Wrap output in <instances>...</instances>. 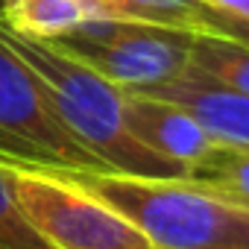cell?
Wrapping results in <instances>:
<instances>
[{"mask_svg": "<svg viewBox=\"0 0 249 249\" xmlns=\"http://www.w3.org/2000/svg\"><path fill=\"white\" fill-rule=\"evenodd\" d=\"M0 30L9 47L36 73L44 100L59 123L100 161L103 170L150 179H185L176 164L147 150L129 132L126 117H123V88L111 85L53 41L9 33L3 24Z\"/></svg>", "mask_w": 249, "mask_h": 249, "instance_id": "6da1fadb", "label": "cell"}, {"mask_svg": "<svg viewBox=\"0 0 249 249\" xmlns=\"http://www.w3.org/2000/svg\"><path fill=\"white\" fill-rule=\"evenodd\" d=\"M117 208L156 249H249V208L191 182L59 170Z\"/></svg>", "mask_w": 249, "mask_h": 249, "instance_id": "7a4b0ae2", "label": "cell"}, {"mask_svg": "<svg viewBox=\"0 0 249 249\" xmlns=\"http://www.w3.org/2000/svg\"><path fill=\"white\" fill-rule=\"evenodd\" d=\"M6 170L21 211L53 249H156L117 208L65 173L24 164Z\"/></svg>", "mask_w": 249, "mask_h": 249, "instance_id": "3957f363", "label": "cell"}, {"mask_svg": "<svg viewBox=\"0 0 249 249\" xmlns=\"http://www.w3.org/2000/svg\"><path fill=\"white\" fill-rule=\"evenodd\" d=\"M191 41L194 30L97 18L53 44L123 91H147L191 65Z\"/></svg>", "mask_w": 249, "mask_h": 249, "instance_id": "277c9868", "label": "cell"}, {"mask_svg": "<svg viewBox=\"0 0 249 249\" xmlns=\"http://www.w3.org/2000/svg\"><path fill=\"white\" fill-rule=\"evenodd\" d=\"M0 161L41 170H103L62 126L27 62L0 30Z\"/></svg>", "mask_w": 249, "mask_h": 249, "instance_id": "5b68a950", "label": "cell"}, {"mask_svg": "<svg viewBox=\"0 0 249 249\" xmlns=\"http://www.w3.org/2000/svg\"><path fill=\"white\" fill-rule=\"evenodd\" d=\"M123 117L129 132L147 150L176 164L185 179L217 147V141L185 106L147 91H123Z\"/></svg>", "mask_w": 249, "mask_h": 249, "instance_id": "8992f818", "label": "cell"}, {"mask_svg": "<svg viewBox=\"0 0 249 249\" xmlns=\"http://www.w3.org/2000/svg\"><path fill=\"white\" fill-rule=\"evenodd\" d=\"M147 94L185 106L202 129L223 147H249V94L188 65L176 79L147 88Z\"/></svg>", "mask_w": 249, "mask_h": 249, "instance_id": "52a82bcc", "label": "cell"}, {"mask_svg": "<svg viewBox=\"0 0 249 249\" xmlns=\"http://www.w3.org/2000/svg\"><path fill=\"white\" fill-rule=\"evenodd\" d=\"M97 18L88 0H3L0 6V24L9 33L38 41H56Z\"/></svg>", "mask_w": 249, "mask_h": 249, "instance_id": "ba28073f", "label": "cell"}, {"mask_svg": "<svg viewBox=\"0 0 249 249\" xmlns=\"http://www.w3.org/2000/svg\"><path fill=\"white\" fill-rule=\"evenodd\" d=\"M191 65L220 79L223 85L249 94V44L217 36V33L194 30Z\"/></svg>", "mask_w": 249, "mask_h": 249, "instance_id": "9c48e42d", "label": "cell"}, {"mask_svg": "<svg viewBox=\"0 0 249 249\" xmlns=\"http://www.w3.org/2000/svg\"><path fill=\"white\" fill-rule=\"evenodd\" d=\"M191 182L226 196L234 205L249 208V147L217 144L191 173Z\"/></svg>", "mask_w": 249, "mask_h": 249, "instance_id": "30bf717a", "label": "cell"}, {"mask_svg": "<svg viewBox=\"0 0 249 249\" xmlns=\"http://www.w3.org/2000/svg\"><path fill=\"white\" fill-rule=\"evenodd\" d=\"M100 18L199 30L202 0H88Z\"/></svg>", "mask_w": 249, "mask_h": 249, "instance_id": "8fae6325", "label": "cell"}, {"mask_svg": "<svg viewBox=\"0 0 249 249\" xmlns=\"http://www.w3.org/2000/svg\"><path fill=\"white\" fill-rule=\"evenodd\" d=\"M0 249H53L21 211L3 161H0Z\"/></svg>", "mask_w": 249, "mask_h": 249, "instance_id": "7c38bea8", "label": "cell"}, {"mask_svg": "<svg viewBox=\"0 0 249 249\" xmlns=\"http://www.w3.org/2000/svg\"><path fill=\"white\" fill-rule=\"evenodd\" d=\"M199 30L217 33V36H226V38H234V41L249 44V21H246V18H237V15H229V12H223V9H214V6H208V3H202Z\"/></svg>", "mask_w": 249, "mask_h": 249, "instance_id": "4fadbf2b", "label": "cell"}, {"mask_svg": "<svg viewBox=\"0 0 249 249\" xmlns=\"http://www.w3.org/2000/svg\"><path fill=\"white\" fill-rule=\"evenodd\" d=\"M202 3L214 6V9H223L229 15H237V18H246L249 21V0H202Z\"/></svg>", "mask_w": 249, "mask_h": 249, "instance_id": "5bb4252c", "label": "cell"}, {"mask_svg": "<svg viewBox=\"0 0 249 249\" xmlns=\"http://www.w3.org/2000/svg\"><path fill=\"white\" fill-rule=\"evenodd\" d=\"M0 6H3V0H0Z\"/></svg>", "mask_w": 249, "mask_h": 249, "instance_id": "9a60e30c", "label": "cell"}]
</instances>
